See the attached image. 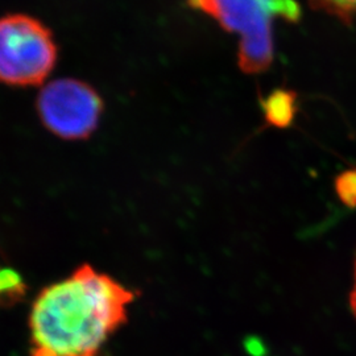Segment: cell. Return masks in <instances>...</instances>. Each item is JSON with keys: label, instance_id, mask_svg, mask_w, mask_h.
I'll return each instance as SVG.
<instances>
[{"label": "cell", "instance_id": "obj_1", "mask_svg": "<svg viewBox=\"0 0 356 356\" xmlns=\"http://www.w3.org/2000/svg\"><path fill=\"white\" fill-rule=\"evenodd\" d=\"M138 293L82 264L38 293L29 314L31 356H103Z\"/></svg>", "mask_w": 356, "mask_h": 356}, {"label": "cell", "instance_id": "obj_2", "mask_svg": "<svg viewBox=\"0 0 356 356\" xmlns=\"http://www.w3.org/2000/svg\"><path fill=\"white\" fill-rule=\"evenodd\" d=\"M58 60L51 28L28 13L0 17V83L11 88L41 86Z\"/></svg>", "mask_w": 356, "mask_h": 356}, {"label": "cell", "instance_id": "obj_3", "mask_svg": "<svg viewBox=\"0 0 356 356\" xmlns=\"http://www.w3.org/2000/svg\"><path fill=\"white\" fill-rule=\"evenodd\" d=\"M188 6L216 19L225 31L241 35L239 67L245 74H260L273 63V17L259 0H186Z\"/></svg>", "mask_w": 356, "mask_h": 356}, {"label": "cell", "instance_id": "obj_4", "mask_svg": "<svg viewBox=\"0 0 356 356\" xmlns=\"http://www.w3.org/2000/svg\"><path fill=\"white\" fill-rule=\"evenodd\" d=\"M103 99L89 83L61 78L38 92L36 108L42 126L64 140L89 139L103 114Z\"/></svg>", "mask_w": 356, "mask_h": 356}, {"label": "cell", "instance_id": "obj_5", "mask_svg": "<svg viewBox=\"0 0 356 356\" xmlns=\"http://www.w3.org/2000/svg\"><path fill=\"white\" fill-rule=\"evenodd\" d=\"M268 123L285 128L292 124L297 113V95L289 90H275L261 103Z\"/></svg>", "mask_w": 356, "mask_h": 356}, {"label": "cell", "instance_id": "obj_6", "mask_svg": "<svg viewBox=\"0 0 356 356\" xmlns=\"http://www.w3.org/2000/svg\"><path fill=\"white\" fill-rule=\"evenodd\" d=\"M26 291V282L16 270L0 268V305L16 304L23 298Z\"/></svg>", "mask_w": 356, "mask_h": 356}, {"label": "cell", "instance_id": "obj_7", "mask_svg": "<svg viewBox=\"0 0 356 356\" xmlns=\"http://www.w3.org/2000/svg\"><path fill=\"white\" fill-rule=\"evenodd\" d=\"M309 3L314 10L339 19L347 26L356 23V0H309Z\"/></svg>", "mask_w": 356, "mask_h": 356}, {"label": "cell", "instance_id": "obj_8", "mask_svg": "<svg viewBox=\"0 0 356 356\" xmlns=\"http://www.w3.org/2000/svg\"><path fill=\"white\" fill-rule=\"evenodd\" d=\"M259 3L273 19L280 17L286 23L300 22L302 15L297 0H259Z\"/></svg>", "mask_w": 356, "mask_h": 356}, {"label": "cell", "instance_id": "obj_9", "mask_svg": "<svg viewBox=\"0 0 356 356\" xmlns=\"http://www.w3.org/2000/svg\"><path fill=\"white\" fill-rule=\"evenodd\" d=\"M335 191L347 207H356V168L344 170L335 178Z\"/></svg>", "mask_w": 356, "mask_h": 356}, {"label": "cell", "instance_id": "obj_10", "mask_svg": "<svg viewBox=\"0 0 356 356\" xmlns=\"http://www.w3.org/2000/svg\"><path fill=\"white\" fill-rule=\"evenodd\" d=\"M348 304H350V309L351 313L356 319V257H355V267H354V282H353V289L350 292V297H348Z\"/></svg>", "mask_w": 356, "mask_h": 356}]
</instances>
